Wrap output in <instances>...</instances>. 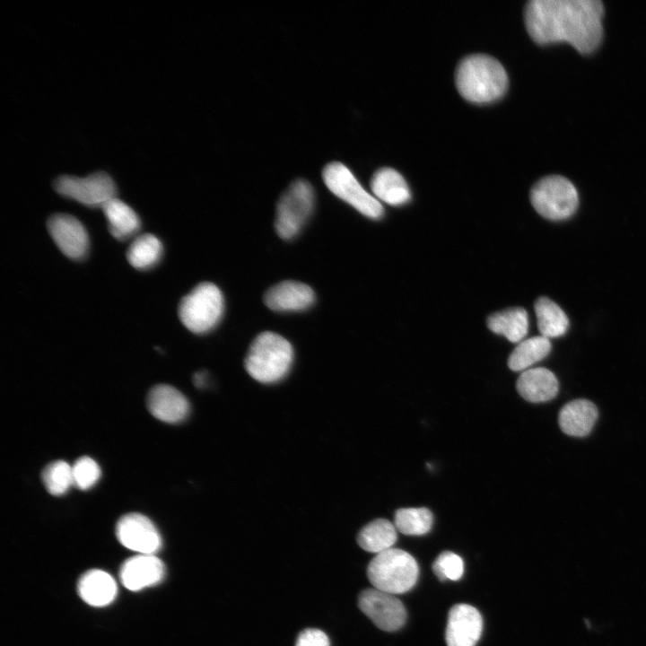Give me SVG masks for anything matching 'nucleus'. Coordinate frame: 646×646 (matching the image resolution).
Masks as SVG:
<instances>
[{
  "mask_svg": "<svg viewBox=\"0 0 646 646\" xmlns=\"http://www.w3.org/2000/svg\"><path fill=\"white\" fill-rule=\"evenodd\" d=\"M603 14L599 0H531L524 9L527 31L536 43L567 42L581 54L600 44Z\"/></svg>",
  "mask_w": 646,
  "mask_h": 646,
  "instance_id": "f257e3e1",
  "label": "nucleus"
},
{
  "mask_svg": "<svg viewBox=\"0 0 646 646\" xmlns=\"http://www.w3.org/2000/svg\"><path fill=\"white\" fill-rule=\"evenodd\" d=\"M455 83L467 100L484 104L500 99L508 87V76L502 65L484 54L469 55L458 63Z\"/></svg>",
  "mask_w": 646,
  "mask_h": 646,
  "instance_id": "f03ea898",
  "label": "nucleus"
},
{
  "mask_svg": "<svg viewBox=\"0 0 646 646\" xmlns=\"http://www.w3.org/2000/svg\"><path fill=\"white\" fill-rule=\"evenodd\" d=\"M293 362V349L282 336L266 331L250 344L244 360L247 372L257 381L272 384L283 380Z\"/></svg>",
  "mask_w": 646,
  "mask_h": 646,
  "instance_id": "7ed1b4c3",
  "label": "nucleus"
},
{
  "mask_svg": "<svg viewBox=\"0 0 646 646\" xmlns=\"http://www.w3.org/2000/svg\"><path fill=\"white\" fill-rule=\"evenodd\" d=\"M418 574L415 559L409 553L393 547L377 554L367 569L372 586L393 595L410 590L415 585Z\"/></svg>",
  "mask_w": 646,
  "mask_h": 646,
  "instance_id": "20e7f679",
  "label": "nucleus"
},
{
  "mask_svg": "<svg viewBox=\"0 0 646 646\" xmlns=\"http://www.w3.org/2000/svg\"><path fill=\"white\" fill-rule=\"evenodd\" d=\"M223 310L224 301L220 289L212 283L204 282L181 299L179 317L189 331L205 334L220 322Z\"/></svg>",
  "mask_w": 646,
  "mask_h": 646,
  "instance_id": "39448f33",
  "label": "nucleus"
},
{
  "mask_svg": "<svg viewBox=\"0 0 646 646\" xmlns=\"http://www.w3.org/2000/svg\"><path fill=\"white\" fill-rule=\"evenodd\" d=\"M530 201L535 210L543 217L559 221L571 217L579 205V196L574 185L560 175L542 178L530 190Z\"/></svg>",
  "mask_w": 646,
  "mask_h": 646,
  "instance_id": "423d86ee",
  "label": "nucleus"
},
{
  "mask_svg": "<svg viewBox=\"0 0 646 646\" xmlns=\"http://www.w3.org/2000/svg\"><path fill=\"white\" fill-rule=\"evenodd\" d=\"M312 186L305 179L293 181L280 196L276 205L275 231L284 240L298 235L314 208Z\"/></svg>",
  "mask_w": 646,
  "mask_h": 646,
  "instance_id": "0eeeda50",
  "label": "nucleus"
},
{
  "mask_svg": "<svg viewBox=\"0 0 646 646\" xmlns=\"http://www.w3.org/2000/svg\"><path fill=\"white\" fill-rule=\"evenodd\" d=\"M323 180L337 197L348 203L358 212L371 219H380L384 213L380 201L368 193L352 171L343 163L333 162L325 166Z\"/></svg>",
  "mask_w": 646,
  "mask_h": 646,
  "instance_id": "6e6552de",
  "label": "nucleus"
},
{
  "mask_svg": "<svg viewBox=\"0 0 646 646\" xmlns=\"http://www.w3.org/2000/svg\"><path fill=\"white\" fill-rule=\"evenodd\" d=\"M53 187L61 196L90 207H102L106 202L116 197L117 192L113 179L102 171L84 178L61 176L55 179Z\"/></svg>",
  "mask_w": 646,
  "mask_h": 646,
  "instance_id": "1a4fd4ad",
  "label": "nucleus"
},
{
  "mask_svg": "<svg viewBox=\"0 0 646 646\" xmlns=\"http://www.w3.org/2000/svg\"><path fill=\"white\" fill-rule=\"evenodd\" d=\"M358 606L362 612L383 631H397L406 620V611L403 603L393 594L375 588L361 592Z\"/></svg>",
  "mask_w": 646,
  "mask_h": 646,
  "instance_id": "9d476101",
  "label": "nucleus"
},
{
  "mask_svg": "<svg viewBox=\"0 0 646 646\" xmlns=\"http://www.w3.org/2000/svg\"><path fill=\"white\" fill-rule=\"evenodd\" d=\"M116 536L125 547L143 554H155L162 546V537L146 516L131 512L123 515L117 522Z\"/></svg>",
  "mask_w": 646,
  "mask_h": 646,
  "instance_id": "9b49d317",
  "label": "nucleus"
},
{
  "mask_svg": "<svg viewBox=\"0 0 646 646\" xmlns=\"http://www.w3.org/2000/svg\"><path fill=\"white\" fill-rule=\"evenodd\" d=\"M47 227L56 245L66 257L72 259L85 257L89 238L78 219L66 214H55L48 218Z\"/></svg>",
  "mask_w": 646,
  "mask_h": 646,
  "instance_id": "f8f14e48",
  "label": "nucleus"
},
{
  "mask_svg": "<svg viewBox=\"0 0 646 646\" xmlns=\"http://www.w3.org/2000/svg\"><path fill=\"white\" fill-rule=\"evenodd\" d=\"M483 630L476 608L467 604L453 606L448 615L445 639L448 646H475Z\"/></svg>",
  "mask_w": 646,
  "mask_h": 646,
  "instance_id": "ddd939ff",
  "label": "nucleus"
},
{
  "mask_svg": "<svg viewBox=\"0 0 646 646\" xmlns=\"http://www.w3.org/2000/svg\"><path fill=\"white\" fill-rule=\"evenodd\" d=\"M165 574L164 563L155 554H138L128 558L121 566L119 576L129 590L137 591L158 584Z\"/></svg>",
  "mask_w": 646,
  "mask_h": 646,
  "instance_id": "4468645a",
  "label": "nucleus"
},
{
  "mask_svg": "<svg viewBox=\"0 0 646 646\" xmlns=\"http://www.w3.org/2000/svg\"><path fill=\"white\" fill-rule=\"evenodd\" d=\"M147 407L157 419L169 423H180L188 415L190 406L186 397L177 388L160 384L147 395Z\"/></svg>",
  "mask_w": 646,
  "mask_h": 646,
  "instance_id": "2eb2a0df",
  "label": "nucleus"
},
{
  "mask_svg": "<svg viewBox=\"0 0 646 646\" xmlns=\"http://www.w3.org/2000/svg\"><path fill=\"white\" fill-rule=\"evenodd\" d=\"M315 301L313 290L297 281H283L269 288L264 296L265 304L279 312L301 311L310 308Z\"/></svg>",
  "mask_w": 646,
  "mask_h": 646,
  "instance_id": "dca6fc26",
  "label": "nucleus"
},
{
  "mask_svg": "<svg viewBox=\"0 0 646 646\" xmlns=\"http://www.w3.org/2000/svg\"><path fill=\"white\" fill-rule=\"evenodd\" d=\"M516 387L524 399L538 403L553 399L558 393L559 383L551 371L538 367L524 371L519 375Z\"/></svg>",
  "mask_w": 646,
  "mask_h": 646,
  "instance_id": "f3484780",
  "label": "nucleus"
},
{
  "mask_svg": "<svg viewBox=\"0 0 646 646\" xmlns=\"http://www.w3.org/2000/svg\"><path fill=\"white\" fill-rule=\"evenodd\" d=\"M598 415L597 406L592 402L587 399H576L562 407L558 423L565 434L584 437L591 432Z\"/></svg>",
  "mask_w": 646,
  "mask_h": 646,
  "instance_id": "a211bd4d",
  "label": "nucleus"
},
{
  "mask_svg": "<svg viewBox=\"0 0 646 646\" xmlns=\"http://www.w3.org/2000/svg\"><path fill=\"white\" fill-rule=\"evenodd\" d=\"M118 587L108 572L93 569L83 573L78 581V593L82 599L92 607H105L116 598Z\"/></svg>",
  "mask_w": 646,
  "mask_h": 646,
  "instance_id": "6ab92c4d",
  "label": "nucleus"
},
{
  "mask_svg": "<svg viewBox=\"0 0 646 646\" xmlns=\"http://www.w3.org/2000/svg\"><path fill=\"white\" fill-rule=\"evenodd\" d=\"M371 189L378 200L390 205H404L411 198L405 179L392 168L378 170L371 178Z\"/></svg>",
  "mask_w": 646,
  "mask_h": 646,
  "instance_id": "aec40b11",
  "label": "nucleus"
},
{
  "mask_svg": "<svg viewBox=\"0 0 646 646\" xmlns=\"http://www.w3.org/2000/svg\"><path fill=\"white\" fill-rule=\"evenodd\" d=\"M102 211L108 221V228L111 235L124 240L134 235L141 225L136 213L126 203L114 197L102 205Z\"/></svg>",
  "mask_w": 646,
  "mask_h": 646,
  "instance_id": "412c9836",
  "label": "nucleus"
},
{
  "mask_svg": "<svg viewBox=\"0 0 646 646\" xmlns=\"http://www.w3.org/2000/svg\"><path fill=\"white\" fill-rule=\"evenodd\" d=\"M487 327L493 333L504 336L509 341H521L528 330V317L523 308H511L490 315Z\"/></svg>",
  "mask_w": 646,
  "mask_h": 646,
  "instance_id": "4be33fe9",
  "label": "nucleus"
},
{
  "mask_svg": "<svg viewBox=\"0 0 646 646\" xmlns=\"http://www.w3.org/2000/svg\"><path fill=\"white\" fill-rule=\"evenodd\" d=\"M397 537L394 524L386 519H377L359 531L357 543L363 550L377 554L392 548Z\"/></svg>",
  "mask_w": 646,
  "mask_h": 646,
  "instance_id": "5701e85b",
  "label": "nucleus"
},
{
  "mask_svg": "<svg viewBox=\"0 0 646 646\" xmlns=\"http://www.w3.org/2000/svg\"><path fill=\"white\" fill-rule=\"evenodd\" d=\"M537 319V327L542 336L558 337L564 335L569 327V319L564 311L547 297L538 298L534 305Z\"/></svg>",
  "mask_w": 646,
  "mask_h": 646,
  "instance_id": "b1692460",
  "label": "nucleus"
},
{
  "mask_svg": "<svg viewBox=\"0 0 646 646\" xmlns=\"http://www.w3.org/2000/svg\"><path fill=\"white\" fill-rule=\"evenodd\" d=\"M548 338L537 336L519 343L508 359V366L514 371L528 369L529 366L544 359L551 351Z\"/></svg>",
  "mask_w": 646,
  "mask_h": 646,
  "instance_id": "393cba45",
  "label": "nucleus"
},
{
  "mask_svg": "<svg viewBox=\"0 0 646 646\" xmlns=\"http://www.w3.org/2000/svg\"><path fill=\"white\" fill-rule=\"evenodd\" d=\"M163 251L160 240L150 233L136 237L127 251L129 264L139 270L154 266L162 258Z\"/></svg>",
  "mask_w": 646,
  "mask_h": 646,
  "instance_id": "a878e982",
  "label": "nucleus"
},
{
  "mask_svg": "<svg viewBox=\"0 0 646 646\" xmlns=\"http://www.w3.org/2000/svg\"><path fill=\"white\" fill-rule=\"evenodd\" d=\"M395 527L408 536H422L432 526V513L427 508H402L395 513Z\"/></svg>",
  "mask_w": 646,
  "mask_h": 646,
  "instance_id": "bb28decb",
  "label": "nucleus"
},
{
  "mask_svg": "<svg viewBox=\"0 0 646 646\" xmlns=\"http://www.w3.org/2000/svg\"><path fill=\"white\" fill-rule=\"evenodd\" d=\"M41 477L47 491L55 496L65 493L74 485L72 466L64 460L47 465Z\"/></svg>",
  "mask_w": 646,
  "mask_h": 646,
  "instance_id": "cd10ccee",
  "label": "nucleus"
},
{
  "mask_svg": "<svg viewBox=\"0 0 646 646\" xmlns=\"http://www.w3.org/2000/svg\"><path fill=\"white\" fill-rule=\"evenodd\" d=\"M74 485L82 490L92 487L100 479V469L97 462L90 457L79 458L72 466Z\"/></svg>",
  "mask_w": 646,
  "mask_h": 646,
  "instance_id": "c85d7f7f",
  "label": "nucleus"
},
{
  "mask_svg": "<svg viewBox=\"0 0 646 646\" xmlns=\"http://www.w3.org/2000/svg\"><path fill=\"white\" fill-rule=\"evenodd\" d=\"M432 571L441 581H458L463 575L464 563L459 555L445 551L433 562Z\"/></svg>",
  "mask_w": 646,
  "mask_h": 646,
  "instance_id": "c756f323",
  "label": "nucleus"
},
{
  "mask_svg": "<svg viewBox=\"0 0 646 646\" xmlns=\"http://www.w3.org/2000/svg\"><path fill=\"white\" fill-rule=\"evenodd\" d=\"M295 646H330V643L324 632L310 628L299 634Z\"/></svg>",
  "mask_w": 646,
  "mask_h": 646,
  "instance_id": "7c9ffc66",
  "label": "nucleus"
}]
</instances>
